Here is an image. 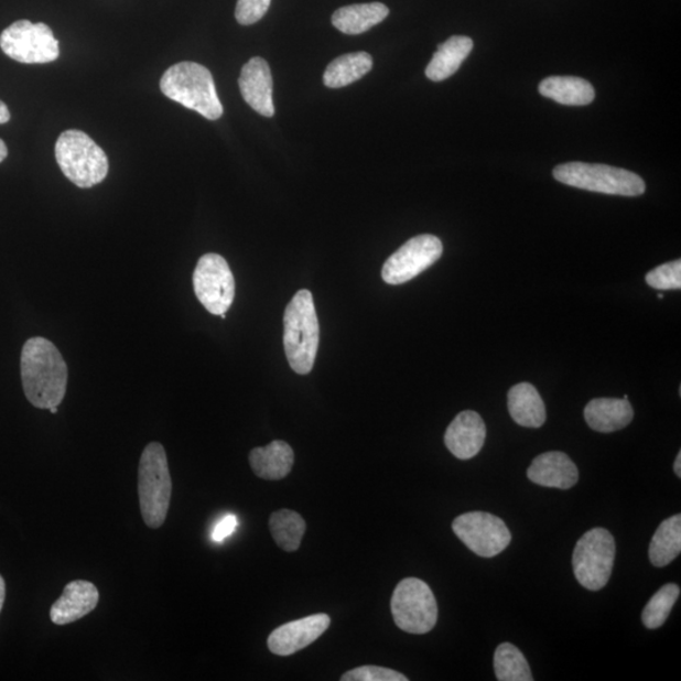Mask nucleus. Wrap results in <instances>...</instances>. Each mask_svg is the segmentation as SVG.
I'll return each instance as SVG.
<instances>
[{"instance_id": "obj_21", "label": "nucleus", "mask_w": 681, "mask_h": 681, "mask_svg": "<svg viewBox=\"0 0 681 681\" xmlns=\"http://www.w3.org/2000/svg\"><path fill=\"white\" fill-rule=\"evenodd\" d=\"M474 48V41L465 36H453L439 46L425 75L432 82H443L458 72L462 63Z\"/></svg>"}, {"instance_id": "obj_11", "label": "nucleus", "mask_w": 681, "mask_h": 681, "mask_svg": "<svg viewBox=\"0 0 681 681\" xmlns=\"http://www.w3.org/2000/svg\"><path fill=\"white\" fill-rule=\"evenodd\" d=\"M197 300L215 316L230 310L235 299V279L227 261L214 252L201 257L194 273Z\"/></svg>"}, {"instance_id": "obj_35", "label": "nucleus", "mask_w": 681, "mask_h": 681, "mask_svg": "<svg viewBox=\"0 0 681 681\" xmlns=\"http://www.w3.org/2000/svg\"><path fill=\"white\" fill-rule=\"evenodd\" d=\"M8 155V150L6 143L0 139V163H2Z\"/></svg>"}, {"instance_id": "obj_29", "label": "nucleus", "mask_w": 681, "mask_h": 681, "mask_svg": "<svg viewBox=\"0 0 681 681\" xmlns=\"http://www.w3.org/2000/svg\"><path fill=\"white\" fill-rule=\"evenodd\" d=\"M646 283L653 290L679 291L681 288V261L674 260L662 264L646 274Z\"/></svg>"}, {"instance_id": "obj_19", "label": "nucleus", "mask_w": 681, "mask_h": 681, "mask_svg": "<svg viewBox=\"0 0 681 681\" xmlns=\"http://www.w3.org/2000/svg\"><path fill=\"white\" fill-rule=\"evenodd\" d=\"M249 462L259 478L278 482L291 474L294 452L287 442L274 441L266 447L252 450L249 454Z\"/></svg>"}, {"instance_id": "obj_6", "label": "nucleus", "mask_w": 681, "mask_h": 681, "mask_svg": "<svg viewBox=\"0 0 681 681\" xmlns=\"http://www.w3.org/2000/svg\"><path fill=\"white\" fill-rule=\"evenodd\" d=\"M553 176L564 185L606 195L635 197L646 190L644 180L636 173L606 164L565 163L554 169Z\"/></svg>"}, {"instance_id": "obj_31", "label": "nucleus", "mask_w": 681, "mask_h": 681, "mask_svg": "<svg viewBox=\"0 0 681 681\" xmlns=\"http://www.w3.org/2000/svg\"><path fill=\"white\" fill-rule=\"evenodd\" d=\"M272 0H238L235 17L242 25L259 22L267 14Z\"/></svg>"}, {"instance_id": "obj_32", "label": "nucleus", "mask_w": 681, "mask_h": 681, "mask_svg": "<svg viewBox=\"0 0 681 681\" xmlns=\"http://www.w3.org/2000/svg\"><path fill=\"white\" fill-rule=\"evenodd\" d=\"M238 528V518L235 515H226L220 521L216 523L213 530L212 538L216 543H221L226 538L234 534V531Z\"/></svg>"}, {"instance_id": "obj_26", "label": "nucleus", "mask_w": 681, "mask_h": 681, "mask_svg": "<svg viewBox=\"0 0 681 681\" xmlns=\"http://www.w3.org/2000/svg\"><path fill=\"white\" fill-rule=\"evenodd\" d=\"M305 521L299 512L279 510L269 519V529L279 548L285 552H295L301 547L305 532Z\"/></svg>"}, {"instance_id": "obj_28", "label": "nucleus", "mask_w": 681, "mask_h": 681, "mask_svg": "<svg viewBox=\"0 0 681 681\" xmlns=\"http://www.w3.org/2000/svg\"><path fill=\"white\" fill-rule=\"evenodd\" d=\"M679 596L680 587L675 583L666 584V586H662L655 593L642 610V624L646 628L657 630V628L666 624Z\"/></svg>"}, {"instance_id": "obj_13", "label": "nucleus", "mask_w": 681, "mask_h": 681, "mask_svg": "<svg viewBox=\"0 0 681 681\" xmlns=\"http://www.w3.org/2000/svg\"><path fill=\"white\" fill-rule=\"evenodd\" d=\"M329 625L331 618L326 614L295 619V621L275 628L269 635L268 649L278 657H290L320 639Z\"/></svg>"}, {"instance_id": "obj_16", "label": "nucleus", "mask_w": 681, "mask_h": 681, "mask_svg": "<svg viewBox=\"0 0 681 681\" xmlns=\"http://www.w3.org/2000/svg\"><path fill=\"white\" fill-rule=\"evenodd\" d=\"M99 591L87 581L69 582L50 610L51 621L57 626L73 624L82 619L99 604Z\"/></svg>"}, {"instance_id": "obj_25", "label": "nucleus", "mask_w": 681, "mask_h": 681, "mask_svg": "<svg viewBox=\"0 0 681 681\" xmlns=\"http://www.w3.org/2000/svg\"><path fill=\"white\" fill-rule=\"evenodd\" d=\"M680 552L681 517L677 514L663 520L655 532L649 548L650 562L653 566H667L675 561Z\"/></svg>"}, {"instance_id": "obj_36", "label": "nucleus", "mask_w": 681, "mask_h": 681, "mask_svg": "<svg viewBox=\"0 0 681 681\" xmlns=\"http://www.w3.org/2000/svg\"><path fill=\"white\" fill-rule=\"evenodd\" d=\"M674 473L680 478L681 477V452L678 453L675 464H674Z\"/></svg>"}, {"instance_id": "obj_30", "label": "nucleus", "mask_w": 681, "mask_h": 681, "mask_svg": "<svg viewBox=\"0 0 681 681\" xmlns=\"http://www.w3.org/2000/svg\"><path fill=\"white\" fill-rule=\"evenodd\" d=\"M343 681H408L401 672L382 667H360L347 671Z\"/></svg>"}, {"instance_id": "obj_2", "label": "nucleus", "mask_w": 681, "mask_h": 681, "mask_svg": "<svg viewBox=\"0 0 681 681\" xmlns=\"http://www.w3.org/2000/svg\"><path fill=\"white\" fill-rule=\"evenodd\" d=\"M284 350L293 371L307 375L316 361L320 323L313 295L307 290L294 294L284 312Z\"/></svg>"}, {"instance_id": "obj_10", "label": "nucleus", "mask_w": 681, "mask_h": 681, "mask_svg": "<svg viewBox=\"0 0 681 681\" xmlns=\"http://www.w3.org/2000/svg\"><path fill=\"white\" fill-rule=\"evenodd\" d=\"M452 529L471 552L483 558L499 555L510 545L512 538L502 519L484 511L460 515Z\"/></svg>"}, {"instance_id": "obj_23", "label": "nucleus", "mask_w": 681, "mask_h": 681, "mask_svg": "<svg viewBox=\"0 0 681 681\" xmlns=\"http://www.w3.org/2000/svg\"><path fill=\"white\" fill-rule=\"evenodd\" d=\"M539 93L562 105L582 107L595 100V89L587 82L573 76H552L539 85Z\"/></svg>"}, {"instance_id": "obj_1", "label": "nucleus", "mask_w": 681, "mask_h": 681, "mask_svg": "<svg viewBox=\"0 0 681 681\" xmlns=\"http://www.w3.org/2000/svg\"><path fill=\"white\" fill-rule=\"evenodd\" d=\"M21 377L24 396L33 407L50 410L63 403L67 389V365L58 348L47 338L25 340Z\"/></svg>"}, {"instance_id": "obj_34", "label": "nucleus", "mask_w": 681, "mask_h": 681, "mask_svg": "<svg viewBox=\"0 0 681 681\" xmlns=\"http://www.w3.org/2000/svg\"><path fill=\"white\" fill-rule=\"evenodd\" d=\"M4 601H6V582L2 575H0V613H2Z\"/></svg>"}, {"instance_id": "obj_12", "label": "nucleus", "mask_w": 681, "mask_h": 681, "mask_svg": "<svg viewBox=\"0 0 681 681\" xmlns=\"http://www.w3.org/2000/svg\"><path fill=\"white\" fill-rule=\"evenodd\" d=\"M443 255L442 241L434 235H419L408 240L383 264L381 277L391 285L412 281L432 267Z\"/></svg>"}, {"instance_id": "obj_3", "label": "nucleus", "mask_w": 681, "mask_h": 681, "mask_svg": "<svg viewBox=\"0 0 681 681\" xmlns=\"http://www.w3.org/2000/svg\"><path fill=\"white\" fill-rule=\"evenodd\" d=\"M161 91L169 99L197 111L208 120L223 117L224 108L217 96L214 77L203 65L181 63L171 66L161 78Z\"/></svg>"}, {"instance_id": "obj_37", "label": "nucleus", "mask_w": 681, "mask_h": 681, "mask_svg": "<svg viewBox=\"0 0 681 681\" xmlns=\"http://www.w3.org/2000/svg\"><path fill=\"white\" fill-rule=\"evenodd\" d=\"M57 410H58V409H57V407H55V408H51V409H50V412H51L52 414H56V413H57Z\"/></svg>"}, {"instance_id": "obj_24", "label": "nucleus", "mask_w": 681, "mask_h": 681, "mask_svg": "<svg viewBox=\"0 0 681 681\" xmlns=\"http://www.w3.org/2000/svg\"><path fill=\"white\" fill-rule=\"evenodd\" d=\"M371 68L372 57L368 52H354L332 61L323 75V83L331 89H339L360 80Z\"/></svg>"}, {"instance_id": "obj_33", "label": "nucleus", "mask_w": 681, "mask_h": 681, "mask_svg": "<svg viewBox=\"0 0 681 681\" xmlns=\"http://www.w3.org/2000/svg\"><path fill=\"white\" fill-rule=\"evenodd\" d=\"M11 119L10 109L3 101H0V125H6Z\"/></svg>"}, {"instance_id": "obj_17", "label": "nucleus", "mask_w": 681, "mask_h": 681, "mask_svg": "<svg viewBox=\"0 0 681 681\" xmlns=\"http://www.w3.org/2000/svg\"><path fill=\"white\" fill-rule=\"evenodd\" d=\"M528 478L539 486L570 490L577 485L580 473L574 462L563 452L540 454L528 468Z\"/></svg>"}, {"instance_id": "obj_18", "label": "nucleus", "mask_w": 681, "mask_h": 681, "mask_svg": "<svg viewBox=\"0 0 681 681\" xmlns=\"http://www.w3.org/2000/svg\"><path fill=\"white\" fill-rule=\"evenodd\" d=\"M584 419L593 431L613 433L624 430L634 419V408L625 399H593L584 409Z\"/></svg>"}, {"instance_id": "obj_22", "label": "nucleus", "mask_w": 681, "mask_h": 681, "mask_svg": "<svg viewBox=\"0 0 681 681\" xmlns=\"http://www.w3.org/2000/svg\"><path fill=\"white\" fill-rule=\"evenodd\" d=\"M388 15L389 8L382 3L354 4L339 8L332 15V23L338 31L356 36L368 32Z\"/></svg>"}, {"instance_id": "obj_15", "label": "nucleus", "mask_w": 681, "mask_h": 681, "mask_svg": "<svg viewBox=\"0 0 681 681\" xmlns=\"http://www.w3.org/2000/svg\"><path fill=\"white\" fill-rule=\"evenodd\" d=\"M485 441L486 424L483 417L473 410H465L454 418L444 434L448 451L464 461L476 457Z\"/></svg>"}, {"instance_id": "obj_9", "label": "nucleus", "mask_w": 681, "mask_h": 681, "mask_svg": "<svg viewBox=\"0 0 681 681\" xmlns=\"http://www.w3.org/2000/svg\"><path fill=\"white\" fill-rule=\"evenodd\" d=\"M0 48L21 64H50L58 58V41L45 23L17 21L0 34Z\"/></svg>"}, {"instance_id": "obj_8", "label": "nucleus", "mask_w": 681, "mask_h": 681, "mask_svg": "<svg viewBox=\"0 0 681 681\" xmlns=\"http://www.w3.org/2000/svg\"><path fill=\"white\" fill-rule=\"evenodd\" d=\"M394 623L408 634L431 633L439 619V605L428 584L419 579L401 581L391 597Z\"/></svg>"}, {"instance_id": "obj_20", "label": "nucleus", "mask_w": 681, "mask_h": 681, "mask_svg": "<svg viewBox=\"0 0 681 681\" xmlns=\"http://www.w3.org/2000/svg\"><path fill=\"white\" fill-rule=\"evenodd\" d=\"M508 408L514 422L526 428H540L547 421V410L539 391L529 382L510 389Z\"/></svg>"}, {"instance_id": "obj_4", "label": "nucleus", "mask_w": 681, "mask_h": 681, "mask_svg": "<svg viewBox=\"0 0 681 681\" xmlns=\"http://www.w3.org/2000/svg\"><path fill=\"white\" fill-rule=\"evenodd\" d=\"M138 495L145 526L160 529L170 510L172 478L167 454L159 442L147 444L139 461Z\"/></svg>"}, {"instance_id": "obj_5", "label": "nucleus", "mask_w": 681, "mask_h": 681, "mask_svg": "<svg viewBox=\"0 0 681 681\" xmlns=\"http://www.w3.org/2000/svg\"><path fill=\"white\" fill-rule=\"evenodd\" d=\"M55 154L61 171L77 187L91 188L108 176L107 154L82 130L69 129L61 134Z\"/></svg>"}, {"instance_id": "obj_14", "label": "nucleus", "mask_w": 681, "mask_h": 681, "mask_svg": "<svg viewBox=\"0 0 681 681\" xmlns=\"http://www.w3.org/2000/svg\"><path fill=\"white\" fill-rule=\"evenodd\" d=\"M244 100L260 116H274L273 77L264 58L255 57L242 67L239 78Z\"/></svg>"}, {"instance_id": "obj_7", "label": "nucleus", "mask_w": 681, "mask_h": 681, "mask_svg": "<svg viewBox=\"0 0 681 681\" xmlns=\"http://www.w3.org/2000/svg\"><path fill=\"white\" fill-rule=\"evenodd\" d=\"M616 558L615 538L605 528L586 532L575 544L573 572L581 586L599 591L607 586L613 575Z\"/></svg>"}, {"instance_id": "obj_27", "label": "nucleus", "mask_w": 681, "mask_h": 681, "mask_svg": "<svg viewBox=\"0 0 681 681\" xmlns=\"http://www.w3.org/2000/svg\"><path fill=\"white\" fill-rule=\"evenodd\" d=\"M494 668L497 680L532 681L529 663L522 652L510 642L497 646L494 655Z\"/></svg>"}]
</instances>
